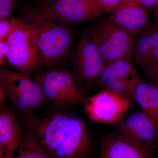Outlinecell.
<instances>
[{"instance_id": "1", "label": "cell", "mask_w": 158, "mask_h": 158, "mask_svg": "<svg viewBox=\"0 0 158 158\" xmlns=\"http://www.w3.org/2000/svg\"><path fill=\"white\" fill-rule=\"evenodd\" d=\"M27 130L51 158H88L92 138L81 118L59 111L21 117Z\"/></svg>"}, {"instance_id": "2", "label": "cell", "mask_w": 158, "mask_h": 158, "mask_svg": "<svg viewBox=\"0 0 158 158\" xmlns=\"http://www.w3.org/2000/svg\"><path fill=\"white\" fill-rule=\"evenodd\" d=\"M23 17L33 31L43 65L57 64L70 48L73 37L69 26L46 15L38 6L27 9Z\"/></svg>"}, {"instance_id": "3", "label": "cell", "mask_w": 158, "mask_h": 158, "mask_svg": "<svg viewBox=\"0 0 158 158\" xmlns=\"http://www.w3.org/2000/svg\"><path fill=\"white\" fill-rule=\"evenodd\" d=\"M33 80L47 99L59 107H68L81 103L86 98L77 77L65 69L37 70Z\"/></svg>"}, {"instance_id": "4", "label": "cell", "mask_w": 158, "mask_h": 158, "mask_svg": "<svg viewBox=\"0 0 158 158\" xmlns=\"http://www.w3.org/2000/svg\"><path fill=\"white\" fill-rule=\"evenodd\" d=\"M13 28L8 39V64L16 71L31 76L43 66L36 39L23 19L12 17Z\"/></svg>"}, {"instance_id": "5", "label": "cell", "mask_w": 158, "mask_h": 158, "mask_svg": "<svg viewBox=\"0 0 158 158\" xmlns=\"http://www.w3.org/2000/svg\"><path fill=\"white\" fill-rule=\"evenodd\" d=\"M30 76L8 69L0 70V87L19 111L21 117L28 116L47 101Z\"/></svg>"}, {"instance_id": "6", "label": "cell", "mask_w": 158, "mask_h": 158, "mask_svg": "<svg viewBox=\"0 0 158 158\" xmlns=\"http://www.w3.org/2000/svg\"><path fill=\"white\" fill-rule=\"evenodd\" d=\"M89 36L107 63L120 59L131 60L133 57L135 37L109 19L97 24Z\"/></svg>"}, {"instance_id": "7", "label": "cell", "mask_w": 158, "mask_h": 158, "mask_svg": "<svg viewBox=\"0 0 158 158\" xmlns=\"http://www.w3.org/2000/svg\"><path fill=\"white\" fill-rule=\"evenodd\" d=\"M130 100L121 94L105 88L83 102L90 121L108 124H118L131 107Z\"/></svg>"}, {"instance_id": "8", "label": "cell", "mask_w": 158, "mask_h": 158, "mask_svg": "<svg viewBox=\"0 0 158 158\" xmlns=\"http://www.w3.org/2000/svg\"><path fill=\"white\" fill-rule=\"evenodd\" d=\"M38 7L46 15L69 26L97 19L103 15L94 0H57Z\"/></svg>"}, {"instance_id": "9", "label": "cell", "mask_w": 158, "mask_h": 158, "mask_svg": "<svg viewBox=\"0 0 158 158\" xmlns=\"http://www.w3.org/2000/svg\"><path fill=\"white\" fill-rule=\"evenodd\" d=\"M140 79L131 60L120 59L107 63L97 81L104 89L121 94L135 102V90Z\"/></svg>"}, {"instance_id": "10", "label": "cell", "mask_w": 158, "mask_h": 158, "mask_svg": "<svg viewBox=\"0 0 158 158\" xmlns=\"http://www.w3.org/2000/svg\"><path fill=\"white\" fill-rule=\"evenodd\" d=\"M74 64V75L78 81L90 85L98 81L107 62L89 35H85L80 40Z\"/></svg>"}, {"instance_id": "11", "label": "cell", "mask_w": 158, "mask_h": 158, "mask_svg": "<svg viewBox=\"0 0 158 158\" xmlns=\"http://www.w3.org/2000/svg\"><path fill=\"white\" fill-rule=\"evenodd\" d=\"M119 123V133L150 150L158 148V131L143 112L131 113Z\"/></svg>"}, {"instance_id": "12", "label": "cell", "mask_w": 158, "mask_h": 158, "mask_svg": "<svg viewBox=\"0 0 158 158\" xmlns=\"http://www.w3.org/2000/svg\"><path fill=\"white\" fill-rule=\"evenodd\" d=\"M24 132L15 113L3 104L0 108V158H15Z\"/></svg>"}, {"instance_id": "13", "label": "cell", "mask_w": 158, "mask_h": 158, "mask_svg": "<svg viewBox=\"0 0 158 158\" xmlns=\"http://www.w3.org/2000/svg\"><path fill=\"white\" fill-rule=\"evenodd\" d=\"M109 19L134 36L142 34L152 25L147 10L133 0H126L116 7Z\"/></svg>"}, {"instance_id": "14", "label": "cell", "mask_w": 158, "mask_h": 158, "mask_svg": "<svg viewBox=\"0 0 158 158\" xmlns=\"http://www.w3.org/2000/svg\"><path fill=\"white\" fill-rule=\"evenodd\" d=\"M153 152L119 133L103 139L98 158H152Z\"/></svg>"}, {"instance_id": "15", "label": "cell", "mask_w": 158, "mask_h": 158, "mask_svg": "<svg viewBox=\"0 0 158 158\" xmlns=\"http://www.w3.org/2000/svg\"><path fill=\"white\" fill-rule=\"evenodd\" d=\"M133 57L141 67L158 61V27L152 25L140 34L134 45Z\"/></svg>"}, {"instance_id": "16", "label": "cell", "mask_w": 158, "mask_h": 158, "mask_svg": "<svg viewBox=\"0 0 158 158\" xmlns=\"http://www.w3.org/2000/svg\"><path fill=\"white\" fill-rule=\"evenodd\" d=\"M134 98L158 131V85L140 79L135 89Z\"/></svg>"}, {"instance_id": "17", "label": "cell", "mask_w": 158, "mask_h": 158, "mask_svg": "<svg viewBox=\"0 0 158 158\" xmlns=\"http://www.w3.org/2000/svg\"><path fill=\"white\" fill-rule=\"evenodd\" d=\"M15 158H51L29 131L24 132L22 144Z\"/></svg>"}, {"instance_id": "18", "label": "cell", "mask_w": 158, "mask_h": 158, "mask_svg": "<svg viewBox=\"0 0 158 158\" xmlns=\"http://www.w3.org/2000/svg\"><path fill=\"white\" fill-rule=\"evenodd\" d=\"M16 7L15 0H0V19H10Z\"/></svg>"}, {"instance_id": "19", "label": "cell", "mask_w": 158, "mask_h": 158, "mask_svg": "<svg viewBox=\"0 0 158 158\" xmlns=\"http://www.w3.org/2000/svg\"><path fill=\"white\" fill-rule=\"evenodd\" d=\"M97 6L103 13H112L116 7L126 0H94Z\"/></svg>"}, {"instance_id": "20", "label": "cell", "mask_w": 158, "mask_h": 158, "mask_svg": "<svg viewBox=\"0 0 158 158\" xmlns=\"http://www.w3.org/2000/svg\"><path fill=\"white\" fill-rule=\"evenodd\" d=\"M13 28V23L10 19H0V41L7 40Z\"/></svg>"}, {"instance_id": "21", "label": "cell", "mask_w": 158, "mask_h": 158, "mask_svg": "<svg viewBox=\"0 0 158 158\" xmlns=\"http://www.w3.org/2000/svg\"><path fill=\"white\" fill-rule=\"evenodd\" d=\"M141 68L152 81L158 85V61L152 65Z\"/></svg>"}, {"instance_id": "22", "label": "cell", "mask_w": 158, "mask_h": 158, "mask_svg": "<svg viewBox=\"0 0 158 158\" xmlns=\"http://www.w3.org/2000/svg\"><path fill=\"white\" fill-rule=\"evenodd\" d=\"M9 52L7 40L0 41V64L5 65L9 62Z\"/></svg>"}, {"instance_id": "23", "label": "cell", "mask_w": 158, "mask_h": 158, "mask_svg": "<svg viewBox=\"0 0 158 158\" xmlns=\"http://www.w3.org/2000/svg\"><path fill=\"white\" fill-rule=\"evenodd\" d=\"M139 3L146 10H152L158 8V0H133Z\"/></svg>"}, {"instance_id": "24", "label": "cell", "mask_w": 158, "mask_h": 158, "mask_svg": "<svg viewBox=\"0 0 158 158\" xmlns=\"http://www.w3.org/2000/svg\"><path fill=\"white\" fill-rule=\"evenodd\" d=\"M155 19L154 25L158 27V9H156L155 11Z\"/></svg>"}, {"instance_id": "25", "label": "cell", "mask_w": 158, "mask_h": 158, "mask_svg": "<svg viewBox=\"0 0 158 158\" xmlns=\"http://www.w3.org/2000/svg\"><path fill=\"white\" fill-rule=\"evenodd\" d=\"M42 1L44 2L45 4H49L53 2L57 1V0H42Z\"/></svg>"}]
</instances>
